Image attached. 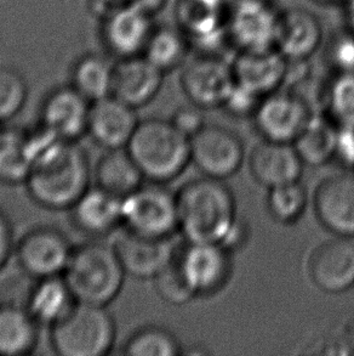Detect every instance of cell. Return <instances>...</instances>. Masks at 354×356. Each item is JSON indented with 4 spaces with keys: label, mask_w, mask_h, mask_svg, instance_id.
<instances>
[{
    "label": "cell",
    "mask_w": 354,
    "mask_h": 356,
    "mask_svg": "<svg viewBox=\"0 0 354 356\" xmlns=\"http://www.w3.org/2000/svg\"><path fill=\"white\" fill-rule=\"evenodd\" d=\"M28 97L24 74L11 66H0V123L11 120L22 111Z\"/></svg>",
    "instance_id": "35"
},
{
    "label": "cell",
    "mask_w": 354,
    "mask_h": 356,
    "mask_svg": "<svg viewBox=\"0 0 354 356\" xmlns=\"http://www.w3.org/2000/svg\"><path fill=\"white\" fill-rule=\"evenodd\" d=\"M32 170L24 130L0 128V181L26 183Z\"/></svg>",
    "instance_id": "31"
},
{
    "label": "cell",
    "mask_w": 354,
    "mask_h": 356,
    "mask_svg": "<svg viewBox=\"0 0 354 356\" xmlns=\"http://www.w3.org/2000/svg\"><path fill=\"white\" fill-rule=\"evenodd\" d=\"M316 1L326 5H345L347 0H316Z\"/></svg>",
    "instance_id": "46"
},
{
    "label": "cell",
    "mask_w": 354,
    "mask_h": 356,
    "mask_svg": "<svg viewBox=\"0 0 354 356\" xmlns=\"http://www.w3.org/2000/svg\"><path fill=\"white\" fill-rule=\"evenodd\" d=\"M313 207L318 222L335 236L354 237V173L331 174L317 185Z\"/></svg>",
    "instance_id": "15"
},
{
    "label": "cell",
    "mask_w": 354,
    "mask_h": 356,
    "mask_svg": "<svg viewBox=\"0 0 354 356\" xmlns=\"http://www.w3.org/2000/svg\"><path fill=\"white\" fill-rule=\"evenodd\" d=\"M323 37L316 15L302 8H290L280 15L276 49L289 61H307L321 48Z\"/></svg>",
    "instance_id": "21"
},
{
    "label": "cell",
    "mask_w": 354,
    "mask_h": 356,
    "mask_svg": "<svg viewBox=\"0 0 354 356\" xmlns=\"http://www.w3.org/2000/svg\"><path fill=\"white\" fill-rule=\"evenodd\" d=\"M191 44L180 29L155 27L142 55L162 72H173L186 63Z\"/></svg>",
    "instance_id": "30"
},
{
    "label": "cell",
    "mask_w": 354,
    "mask_h": 356,
    "mask_svg": "<svg viewBox=\"0 0 354 356\" xmlns=\"http://www.w3.org/2000/svg\"><path fill=\"white\" fill-rule=\"evenodd\" d=\"M144 179L167 184L178 178L191 161V139L170 120H140L126 146Z\"/></svg>",
    "instance_id": "3"
},
{
    "label": "cell",
    "mask_w": 354,
    "mask_h": 356,
    "mask_svg": "<svg viewBox=\"0 0 354 356\" xmlns=\"http://www.w3.org/2000/svg\"><path fill=\"white\" fill-rule=\"evenodd\" d=\"M94 178L96 186L120 198L134 193L144 180V174L126 149H106L96 164Z\"/></svg>",
    "instance_id": "26"
},
{
    "label": "cell",
    "mask_w": 354,
    "mask_h": 356,
    "mask_svg": "<svg viewBox=\"0 0 354 356\" xmlns=\"http://www.w3.org/2000/svg\"><path fill=\"white\" fill-rule=\"evenodd\" d=\"M136 111L113 95L92 102L87 134L102 149H126L140 123Z\"/></svg>",
    "instance_id": "17"
},
{
    "label": "cell",
    "mask_w": 354,
    "mask_h": 356,
    "mask_svg": "<svg viewBox=\"0 0 354 356\" xmlns=\"http://www.w3.org/2000/svg\"><path fill=\"white\" fill-rule=\"evenodd\" d=\"M345 10L348 29L354 32V0H347L346 1Z\"/></svg>",
    "instance_id": "45"
},
{
    "label": "cell",
    "mask_w": 354,
    "mask_h": 356,
    "mask_svg": "<svg viewBox=\"0 0 354 356\" xmlns=\"http://www.w3.org/2000/svg\"><path fill=\"white\" fill-rule=\"evenodd\" d=\"M153 282L159 297L171 305H185L198 297L186 279L177 252L173 260L154 277Z\"/></svg>",
    "instance_id": "36"
},
{
    "label": "cell",
    "mask_w": 354,
    "mask_h": 356,
    "mask_svg": "<svg viewBox=\"0 0 354 356\" xmlns=\"http://www.w3.org/2000/svg\"><path fill=\"white\" fill-rule=\"evenodd\" d=\"M164 76L144 55L120 58L115 63L112 95L134 108L153 102L163 87Z\"/></svg>",
    "instance_id": "20"
},
{
    "label": "cell",
    "mask_w": 354,
    "mask_h": 356,
    "mask_svg": "<svg viewBox=\"0 0 354 356\" xmlns=\"http://www.w3.org/2000/svg\"><path fill=\"white\" fill-rule=\"evenodd\" d=\"M177 258L198 297L219 293L233 274L232 253L217 242H186L178 247Z\"/></svg>",
    "instance_id": "10"
},
{
    "label": "cell",
    "mask_w": 354,
    "mask_h": 356,
    "mask_svg": "<svg viewBox=\"0 0 354 356\" xmlns=\"http://www.w3.org/2000/svg\"><path fill=\"white\" fill-rule=\"evenodd\" d=\"M249 234L250 229L248 224L238 217L233 227H230V232H227L225 238L221 242V245L233 254L237 250L244 248L249 241Z\"/></svg>",
    "instance_id": "40"
},
{
    "label": "cell",
    "mask_w": 354,
    "mask_h": 356,
    "mask_svg": "<svg viewBox=\"0 0 354 356\" xmlns=\"http://www.w3.org/2000/svg\"><path fill=\"white\" fill-rule=\"evenodd\" d=\"M192 1L201 5L205 9L220 13V14H227L230 6L235 3V0H192Z\"/></svg>",
    "instance_id": "44"
},
{
    "label": "cell",
    "mask_w": 354,
    "mask_h": 356,
    "mask_svg": "<svg viewBox=\"0 0 354 356\" xmlns=\"http://www.w3.org/2000/svg\"><path fill=\"white\" fill-rule=\"evenodd\" d=\"M262 99L264 97L235 82V88L232 89L221 108H224L230 116L235 118H253Z\"/></svg>",
    "instance_id": "38"
},
{
    "label": "cell",
    "mask_w": 354,
    "mask_h": 356,
    "mask_svg": "<svg viewBox=\"0 0 354 356\" xmlns=\"http://www.w3.org/2000/svg\"><path fill=\"white\" fill-rule=\"evenodd\" d=\"M69 211L74 227L89 236H107L123 227V198L96 185L87 188Z\"/></svg>",
    "instance_id": "23"
},
{
    "label": "cell",
    "mask_w": 354,
    "mask_h": 356,
    "mask_svg": "<svg viewBox=\"0 0 354 356\" xmlns=\"http://www.w3.org/2000/svg\"><path fill=\"white\" fill-rule=\"evenodd\" d=\"M280 15L272 0H235L226 14L230 45L238 51L276 49Z\"/></svg>",
    "instance_id": "7"
},
{
    "label": "cell",
    "mask_w": 354,
    "mask_h": 356,
    "mask_svg": "<svg viewBox=\"0 0 354 356\" xmlns=\"http://www.w3.org/2000/svg\"><path fill=\"white\" fill-rule=\"evenodd\" d=\"M178 232L185 242L221 243L238 219L235 193L225 180L193 179L176 193Z\"/></svg>",
    "instance_id": "1"
},
{
    "label": "cell",
    "mask_w": 354,
    "mask_h": 356,
    "mask_svg": "<svg viewBox=\"0 0 354 356\" xmlns=\"http://www.w3.org/2000/svg\"><path fill=\"white\" fill-rule=\"evenodd\" d=\"M91 102L69 84L49 92L40 110V123L67 141L87 133Z\"/></svg>",
    "instance_id": "18"
},
{
    "label": "cell",
    "mask_w": 354,
    "mask_h": 356,
    "mask_svg": "<svg viewBox=\"0 0 354 356\" xmlns=\"http://www.w3.org/2000/svg\"><path fill=\"white\" fill-rule=\"evenodd\" d=\"M14 252V230L9 218L0 211V270L4 268Z\"/></svg>",
    "instance_id": "41"
},
{
    "label": "cell",
    "mask_w": 354,
    "mask_h": 356,
    "mask_svg": "<svg viewBox=\"0 0 354 356\" xmlns=\"http://www.w3.org/2000/svg\"><path fill=\"white\" fill-rule=\"evenodd\" d=\"M203 111L204 110L201 107L191 104L188 106L177 108L170 120L173 122V124L177 129L191 139L193 135H196L208 124Z\"/></svg>",
    "instance_id": "39"
},
{
    "label": "cell",
    "mask_w": 354,
    "mask_h": 356,
    "mask_svg": "<svg viewBox=\"0 0 354 356\" xmlns=\"http://www.w3.org/2000/svg\"><path fill=\"white\" fill-rule=\"evenodd\" d=\"M326 58L335 73H354V32L351 29L331 37Z\"/></svg>",
    "instance_id": "37"
},
{
    "label": "cell",
    "mask_w": 354,
    "mask_h": 356,
    "mask_svg": "<svg viewBox=\"0 0 354 356\" xmlns=\"http://www.w3.org/2000/svg\"><path fill=\"white\" fill-rule=\"evenodd\" d=\"M117 337L115 318L107 307L76 303L51 327L53 350L61 356H105Z\"/></svg>",
    "instance_id": "5"
},
{
    "label": "cell",
    "mask_w": 354,
    "mask_h": 356,
    "mask_svg": "<svg viewBox=\"0 0 354 356\" xmlns=\"http://www.w3.org/2000/svg\"><path fill=\"white\" fill-rule=\"evenodd\" d=\"M340 128L323 115L313 113L306 128L292 143L305 165L321 167L337 154Z\"/></svg>",
    "instance_id": "27"
},
{
    "label": "cell",
    "mask_w": 354,
    "mask_h": 356,
    "mask_svg": "<svg viewBox=\"0 0 354 356\" xmlns=\"http://www.w3.org/2000/svg\"><path fill=\"white\" fill-rule=\"evenodd\" d=\"M326 108L340 129L354 130V73H335L326 89Z\"/></svg>",
    "instance_id": "34"
},
{
    "label": "cell",
    "mask_w": 354,
    "mask_h": 356,
    "mask_svg": "<svg viewBox=\"0 0 354 356\" xmlns=\"http://www.w3.org/2000/svg\"><path fill=\"white\" fill-rule=\"evenodd\" d=\"M248 163L255 181L267 190L300 181L305 167L294 145L266 139L255 145Z\"/></svg>",
    "instance_id": "19"
},
{
    "label": "cell",
    "mask_w": 354,
    "mask_h": 356,
    "mask_svg": "<svg viewBox=\"0 0 354 356\" xmlns=\"http://www.w3.org/2000/svg\"><path fill=\"white\" fill-rule=\"evenodd\" d=\"M232 66L235 82L260 97L277 92L287 81V60L277 49L238 51Z\"/></svg>",
    "instance_id": "22"
},
{
    "label": "cell",
    "mask_w": 354,
    "mask_h": 356,
    "mask_svg": "<svg viewBox=\"0 0 354 356\" xmlns=\"http://www.w3.org/2000/svg\"><path fill=\"white\" fill-rule=\"evenodd\" d=\"M123 354L128 356H177L181 355V344L168 328L146 326L126 341Z\"/></svg>",
    "instance_id": "33"
},
{
    "label": "cell",
    "mask_w": 354,
    "mask_h": 356,
    "mask_svg": "<svg viewBox=\"0 0 354 356\" xmlns=\"http://www.w3.org/2000/svg\"><path fill=\"white\" fill-rule=\"evenodd\" d=\"M180 82L193 105L203 110L222 107L235 86L233 66L221 55L199 54L183 65Z\"/></svg>",
    "instance_id": "9"
},
{
    "label": "cell",
    "mask_w": 354,
    "mask_h": 356,
    "mask_svg": "<svg viewBox=\"0 0 354 356\" xmlns=\"http://www.w3.org/2000/svg\"><path fill=\"white\" fill-rule=\"evenodd\" d=\"M128 4L133 5L154 17L167 6L168 0H128Z\"/></svg>",
    "instance_id": "42"
},
{
    "label": "cell",
    "mask_w": 354,
    "mask_h": 356,
    "mask_svg": "<svg viewBox=\"0 0 354 356\" xmlns=\"http://www.w3.org/2000/svg\"><path fill=\"white\" fill-rule=\"evenodd\" d=\"M91 168L85 151L69 141L58 152L34 164L26 181L31 197L42 207L71 209L90 188Z\"/></svg>",
    "instance_id": "2"
},
{
    "label": "cell",
    "mask_w": 354,
    "mask_h": 356,
    "mask_svg": "<svg viewBox=\"0 0 354 356\" xmlns=\"http://www.w3.org/2000/svg\"><path fill=\"white\" fill-rule=\"evenodd\" d=\"M115 63L105 55L84 54L74 61L71 70V86L92 102L112 95Z\"/></svg>",
    "instance_id": "29"
},
{
    "label": "cell",
    "mask_w": 354,
    "mask_h": 356,
    "mask_svg": "<svg viewBox=\"0 0 354 356\" xmlns=\"http://www.w3.org/2000/svg\"><path fill=\"white\" fill-rule=\"evenodd\" d=\"M245 147L238 135L225 127L206 124L191 138V161L203 175L226 179L239 172Z\"/></svg>",
    "instance_id": "8"
},
{
    "label": "cell",
    "mask_w": 354,
    "mask_h": 356,
    "mask_svg": "<svg viewBox=\"0 0 354 356\" xmlns=\"http://www.w3.org/2000/svg\"><path fill=\"white\" fill-rule=\"evenodd\" d=\"M312 282L326 293H344L354 286V237L335 236L318 245L308 259Z\"/></svg>",
    "instance_id": "14"
},
{
    "label": "cell",
    "mask_w": 354,
    "mask_h": 356,
    "mask_svg": "<svg viewBox=\"0 0 354 356\" xmlns=\"http://www.w3.org/2000/svg\"><path fill=\"white\" fill-rule=\"evenodd\" d=\"M123 4H128V0H90L92 13L99 15L100 19L108 14L110 10L115 9Z\"/></svg>",
    "instance_id": "43"
},
{
    "label": "cell",
    "mask_w": 354,
    "mask_h": 356,
    "mask_svg": "<svg viewBox=\"0 0 354 356\" xmlns=\"http://www.w3.org/2000/svg\"><path fill=\"white\" fill-rule=\"evenodd\" d=\"M125 276L115 245L97 241L74 248L63 274L78 303L102 307L119 296Z\"/></svg>",
    "instance_id": "4"
},
{
    "label": "cell",
    "mask_w": 354,
    "mask_h": 356,
    "mask_svg": "<svg viewBox=\"0 0 354 356\" xmlns=\"http://www.w3.org/2000/svg\"><path fill=\"white\" fill-rule=\"evenodd\" d=\"M173 238H151L125 230L113 245L126 275L153 280L176 254Z\"/></svg>",
    "instance_id": "16"
},
{
    "label": "cell",
    "mask_w": 354,
    "mask_h": 356,
    "mask_svg": "<svg viewBox=\"0 0 354 356\" xmlns=\"http://www.w3.org/2000/svg\"><path fill=\"white\" fill-rule=\"evenodd\" d=\"M312 116L313 111L305 99L279 89L262 99L253 120L262 139L292 144Z\"/></svg>",
    "instance_id": "12"
},
{
    "label": "cell",
    "mask_w": 354,
    "mask_h": 356,
    "mask_svg": "<svg viewBox=\"0 0 354 356\" xmlns=\"http://www.w3.org/2000/svg\"><path fill=\"white\" fill-rule=\"evenodd\" d=\"M178 29L185 33L192 49L199 54L220 55L221 49L230 44L226 14L205 9L192 0H181L177 6Z\"/></svg>",
    "instance_id": "24"
},
{
    "label": "cell",
    "mask_w": 354,
    "mask_h": 356,
    "mask_svg": "<svg viewBox=\"0 0 354 356\" xmlns=\"http://www.w3.org/2000/svg\"><path fill=\"white\" fill-rule=\"evenodd\" d=\"M123 227L151 238H173L178 232L176 193L165 184H142L123 198Z\"/></svg>",
    "instance_id": "6"
},
{
    "label": "cell",
    "mask_w": 354,
    "mask_h": 356,
    "mask_svg": "<svg viewBox=\"0 0 354 356\" xmlns=\"http://www.w3.org/2000/svg\"><path fill=\"white\" fill-rule=\"evenodd\" d=\"M77 300L63 276L37 280L26 308L34 320L45 327H53L71 310Z\"/></svg>",
    "instance_id": "25"
},
{
    "label": "cell",
    "mask_w": 354,
    "mask_h": 356,
    "mask_svg": "<svg viewBox=\"0 0 354 356\" xmlns=\"http://www.w3.org/2000/svg\"><path fill=\"white\" fill-rule=\"evenodd\" d=\"M39 325L27 308L0 305V356H24L38 344Z\"/></svg>",
    "instance_id": "28"
},
{
    "label": "cell",
    "mask_w": 354,
    "mask_h": 356,
    "mask_svg": "<svg viewBox=\"0 0 354 356\" xmlns=\"http://www.w3.org/2000/svg\"><path fill=\"white\" fill-rule=\"evenodd\" d=\"M73 250L68 237L53 227L33 229L15 248L21 269L35 280L63 276Z\"/></svg>",
    "instance_id": "11"
},
{
    "label": "cell",
    "mask_w": 354,
    "mask_h": 356,
    "mask_svg": "<svg viewBox=\"0 0 354 356\" xmlns=\"http://www.w3.org/2000/svg\"><path fill=\"white\" fill-rule=\"evenodd\" d=\"M308 201V193L301 180L268 188V213L276 222L284 225L298 222L306 212Z\"/></svg>",
    "instance_id": "32"
},
{
    "label": "cell",
    "mask_w": 354,
    "mask_h": 356,
    "mask_svg": "<svg viewBox=\"0 0 354 356\" xmlns=\"http://www.w3.org/2000/svg\"><path fill=\"white\" fill-rule=\"evenodd\" d=\"M154 29L153 16L123 4L101 19L100 37L108 55L120 60L142 55Z\"/></svg>",
    "instance_id": "13"
}]
</instances>
